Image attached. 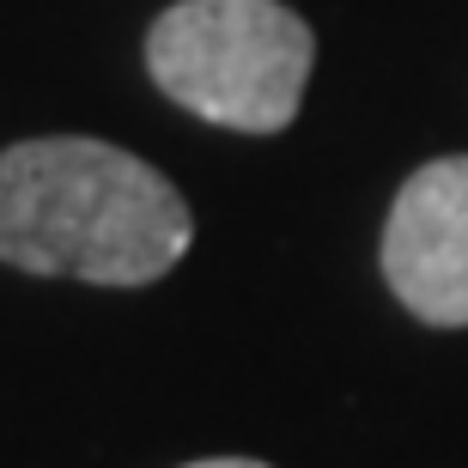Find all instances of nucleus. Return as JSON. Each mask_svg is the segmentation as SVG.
I'll return each mask as SVG.
<instances>
[{"label":"nucleus","mask_w":468,"mask_h":468,"mask_svg":"<svg viewBox=\"0 0 468 468\" xmlns=\"http://www.w3.org/2000/svg\"><path fill=\"white\" fill-rule=\"evenodd\" d=\"M189 238L171 176L110 140L49 134L0 153V261L25 274L146 286L183 261Z\"/></svg>","instance_id":"f257e3e1"},{"label":"nucleus","mask_w":468,"mask_h":468,"mask_svg":"<svg viewBox=\"0 0 468 468\" xmlns=\"http://www.w3.org/2000/svg\"><path fill=\"white\" fill-rule=\"evenodd\" d=\"M311 61V25L280 0H176L146 31L153 86L238 134H280L304 104Z\"/></svg>","instance_id":"f03ea898"},{"label":"nucleus","mask_w":468,"mask_h":468,"mask_svg":"<svg viewBox=\"0 0 468 468\" xmlns=\"http://www.w3.org/2000/svg\"><path fill=\"white\" fill-rule=\"evenodd\" d=\"M383 280L432 329H468V158H432L401 183L383 226Z\"/></svg>","instance_id":"7ed1b4c3"},{"label":"nucleus","mask_w":468,"mask_h":468,"mask_svg":"<svg viewBox=\"0 0 468 468\" xmlns=\"http://www.w3.org/2000/svg\"><path fill=\"white\" fill-rule=\"evenodd\" d=\"M189 468H268V463H250V456H207V463H189Z\"/></svg>","instance_id":"20e7f679"}]
</instances>
